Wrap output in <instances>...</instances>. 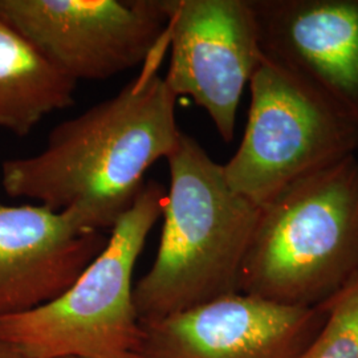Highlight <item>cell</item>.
<instances>
[{"label": "cell", "mask_w": 358, "mask_h": 358, "mask_svg": "<svg viewBox=\"0 0 358 358\" xmlns=\"http://www.w3.org/2000/svg\"><path fill=\"white\" fill-rule=\"evenodd\" d=\"M324 306L320 331L299 358H358V280Z\"/></svg>", "instance_id": "obj_12"}, {"label": "cell", "mask_w": 358, "mask_h": 358, "mask_svg": "<svg viewBox=\"0 0 358 358\" xmlns=\"http://www.w3.org/2000/svg\"><path fill=\"white\" fill-rule=\"evenodd\" d=\"M358 280V158L301 179L260 207L239 292L319 307Z\"/></svg>", "instance_id": "obj_3"}, {"label": "cell", "mask_w": 358, "mask_h": 358, "mask_svg": "<svg viewBox=\"0 0 358 358\" xmlns=\"http://www.w3.org/2000/svg\"><path fill=\"white\" fill-rule=\"evenodd\" d=\"M325 306L292 307L226 294L143 324L146 358H299L325 320Z\"/></svg>", "instance_id": "obj_8"}, {"label": "cell", "mask_w": 358, "mask_h": 358, "mask_svg": "<svg viewBox=\"0 0 358 358\" xmlns=\"http://www.w3.org/2000/svg\"><path fill=\"white\" fill-rule=\"evenodd\" d=\"M76 84L0 19V128L28 136L45 115L73 105Z\"/></svg>", "instance_id": "obj_11"}, {"label": "cell", "mask_w": 358, "mask_h": 358, "mask_svg": "<svg viewBox=\"0 0 358 358\" xmlns=\"http://www.w3.org/2000/svg\"><path fill=\"white\" fill-rule=\"evenodd\" d=\"M106 242L103 232L83 229L66 211L0 203V317L60 296Z\"/></svg>", "instance_id": "obj_10"}, {"label": "cell", "mask_w": 358, "mask_h": 358, "mask_svg": "<svg viewBox=\"0 0 358 358\" xmlns=\"http://www.w3.org/2000/svg\"><path fill=\"white\" fill-rule=\"evenodd\" d=\"M169 44L166 24L141 72L115 96L52 129L40 153L4 161L3 190L66 211L83 229L112 230L182 134L177 96L158 71Z\"/></svg>", "instance_id": "obj_1"}, {"label": "cell", "mask_w": 358, "mask_h": 358, "mask_svg": "<svg viewBox=\"0 0 358 358\" xmlns=\"http://www.w3.org/2000/svg\"><path fill=\"white\" fill-rule=\"evenodd\" d=\"M166 192L145 183L103 251L65 292L0 317V341L31 358H146V328L133 297V271L162 217Z\"/></svg>", "instance_id": "obj_4"}, {"label": "cell", "mask_w": 358, "mask_h": 358, "mask_svg": "<svg viewBox=\"0 0 358 358\" xmlns=\"http://www.w3.org/2000/svg\"><path fill=\"white\" fill-rule=\"evenodd\" d=\"M0 19L76 83L143 64L167 24L162 0H0Z\"/></svg>", "instance_id": "obj_6"}, {"label": "cell", "mask_w": 358, "mask_h": 358, "mask_svg": "<svg viewBox=\"0 0 358 358\" xmlns=\"http://www.w3.org/2000/svg\"><path fill=\"white\" fill-rule=\"evenodd\" d=\"M248 85L243 138L223 173L254 205L357 155V120L301 77L263 55Z\"/></svg>", "instance_id": "obj_5"}, {"label": "cell", "mask_w": 358, "mask_h": 358, "mask_svg": "<svg viewBox=\"0 0 358 358\" xmlns=\"http://www.w3.org/2000/svg\"><path fill=\"white\" fill-rule=\"evenodd\" d=\"M170 186L153 266L134 285L142 324L239 292L260 207L234 192L223 165L182 131L166 158Z\"/></svg>", "instance_id": "obj_2"}, {"label": "cell", "mask_w": 358, "mask_h": 358, "mask_svg": "<svg viewBox=\"0 0 358 358\" xmlns=\"http://www.w3.org/2000/svg\"><path fill=\"white\" fill-rule=\"evenodd\" d=\"M162 7L167 87L205 109L222 140L232 141L244 90L263 59L251 0H162Z\"/></svg>", "instance_id": "obj_7"}, {"label": "cell", "mask_w": 358, "mask_h": 358, "mask_svg": "<svg viewBox=\"0 0 358 358\" xmlns=\"http://www.w3.org/2000/svg\"><path fill=\"white\" fill-rule=\"evenodd\" d=\"M263 55L358 121V0H251Z\"/></svg>", "instance_id": "obj_9"}, {"label": "cell", "mask_w": 358, "mask_h": 358, "mask_svg": "<svg viewBox=\"0 0 358 358\" xmlns=\"http://www.w3.org/2000/svg\"><path fill=\"white\" fill-rule=\"evenodd\" d=\"M0 358H31L22 353L19 349L13 348L10 344L0 341Z\"/></svg>", "instance_id": "obj_13"}]
</instances>
